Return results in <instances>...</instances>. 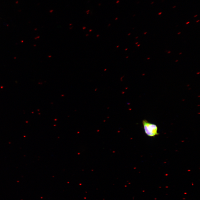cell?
<instances>
[{"instance_id": "8", "label": "cell", "mask_w": 200, "mask_h": 200, "mask_svg": "<svg viewBox=\"0 0 200 200\" xmlns=\"http://www.w3.org/2000/svg\"><path fill=\"white\" fill-rule=\"evenodd\" d=\"M197 16V15H196V16H195L194 17H196Z\"/></svg>"}, {"instance_id": "11", "label": "cell", "mask_w": 200, "mask_h": 200, "mask_svg": "<svg viewBox=\"0 0 200 200\" xmlns=\"http://www.w3.org/2000/svg\"><path fill=\"white\" fill-rule=\"evenodd\" d=\"M177 61H178V60L177 61H176V62H177Z\"/></svg>"}, {"instance_id": "7", "label": "cell", "mask_w": 200, "mask_h": 200, "mask_svg": "<svg viewBox=\"0 0 200 200\" xmlns=\"http://www.w3.org/2000/svg\"><path fill=\"white\" fill-rule=\"evenodd\" d=\"M180 33H180H180H178V34H180Z\"/></svg>"}, {"instance_id": "5", "label": "cell", "mask_w": 200, "mask_h": 200, "mask_svg": "<svg viewBox=\"0 0 200 200\" xmlns=\"http://www.w3.org/2000/svg\"><path fill=\"white\" fill-rule=\"evenodd\" d=\"M199 21V20H198V21H196V22H198V21Z\"/></svg>"}, {"instance_id": "9", "label": "cell", "mask_w": 200, "mask_h": 200, "mask_svg": "<svg viewBox=\"0 0 200 200\" xmlns=\"http://www.w3.org/2000/svg\"><path fill=\"white\" fill-rule=\"evenodd\" d=\"M150 59V58H148V59Z\"/></svg>"}, {"instance_id": "10", "label": "cell", "mask_w": 200, "mask_h": 200, "mask_svg": "<svg viewBox=\"0 0 200 200\" xmlns=\"http://www.w3.org/2000/svg\"><path fill=\"white\" fill-rule=\"evenodd\" d=\"M181 54V53L180 54Z\"/></svg>"}, {"instance_id": "6", "label": "cell", "mask_w": 200, "mask_h": 200, "mask_svg": "<svg viewBox=\"0 0 200 200\" xmlns=\"http://www.w3.org/2000/svg\"><path fill=\"white\" fill-rule=\"evenodd\" d=\"M170 53V51H169L168 52V53Z\"/></svg>"}, {"instance_id": "2", "label": "cell", "mask_w": 200, "mask_h": 200, "mask_svg": "<svg viewBox=\"0 0 200 200\" xmlns=\"http://www.w3.org/2000/svg\"><path fill=\"white\" fill-rule=\"evenodd\" d=\"M162 14V12H161V13H159L158 14H159V15H161V14Z\"/></svg>"}, {"instance_id": "4", "label": "cell", "mask_w": 200, "mask_h": 200, "mask_svg": "<svg viewBox=\"0 0 200 200\" xmlns=\"http://www.w3.org/2000/svg\"><path fill=\"white\" fill-rule=\"evenodd\" d=\"M190 23V22H188V23H186V24H188V23Z\"/></svg>"}, {"instance_id": "3", "label": "cell", "mask_w": 200, "mask_h": 200, "mask_svg": "<svg viewBox=\"0 0 200 200\" xmlns=\"http://www.w3.org/2000/svg\"><path fill=\"white\" fill-rule=\"evenodd\" d=\"M119 2V1H117V2H116V3H118Z\"/></svg>"}, {"instance_id": "1", "label": "cell", "mask_w": 200, "mask_h": 200, "mask_svg": "<svg viewBox=\"0 0 200 200\" xmlns=\"http://www.w3.org/2000/svg\"><path fill=\"white\" fill-rule=\"evenodd\" d=\"M142 124L144 132L147 136L154 137L159 135L158 127L156 124L150 123L146 119L143 120Z\"/></svg>"}]
</instances>
